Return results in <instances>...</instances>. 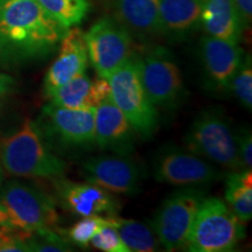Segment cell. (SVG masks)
<instances>
[{"instance_id":"6da1fadb","label":"cell","mask_w":252,"mask_h":252,"mask_svg":"<svg viewBox=\"0 0 252 252\" xmlns=\"http://www.w3.org/2000/svg\"><path fill=\"white\" fill-rule=\"evenodd\" d=\"M67 28L36 0H0V63L21 64L55 52Z\"/></svg>"},{"instance_id":"7a4b0ae2","label":"cell","mask_w":252,"mask_h":252,"mask_svg":"<svg viewBox=\"0 0 252 252\" xmlns=\"http://www.w3.org/2000/svg\"><path fill=\"white\" fill-rule=\"evenodd\" d=\"M0 163L8 174L21 178L55 179L67 172V163L52 152L31 119L0 139Z\"/></svg>"},{"instance_id":"3957f363","label":"cell","mask_w":252,"mask_h":252,"mask_svg":"<svg viewBox=\"0 0 252 252\" xmlns=\"http://www.w3.org/2000/svg\"><path fill=\"white\" fill-rule=\"evenodd\" d=\"M245 237V224L219 197H204L189 231L185 250L229 252Z\"/></svg>"},{"instance_id":"277c9868","label":"cell","mask_w":252,"mask_h":252,"mask_svg":"<svg viewBox=\"0 0 252 252\" xmlns=\"http://www.w3.org/2000/svg\"><path fill=\"white\" fill-rule=\"evenodd\" d=\"M0 204L15 229L26 234L58 231L60 215L54 197L35 185L19 180L2 184Z\"/></svg>"},{"instance_id":"5b68a950","label":"cell","mask_w":252,"mask_h":252,"mask_svg":"<svg viewBox=\"0 0 252 252\" xmlns=\"http://www.w3.org/2000/svg\"><path fill=\"white\" fill-rule=\"evenodd\" d=\"M185 147L215 166L241 169L236 131L217 108L203 110L195 118L185 137Z\"/></svg>"},{"instance_id":"8992f818","label":"cell","mask_w":252,"mask_h":252,"mask_svg":"<svg viewBox=\"0 0 252 252\" xmlns=\"http://www.w3.org/2000/svg\"><path fill=\"white\" fill-rule=\"evenodd\" d=\"M116 105L128 119L137 134L149 139L159 127V113L140 80L139 59L133 55L106 78Z\"/></svg>"},{"instance_id":"52a82bcc","label":"cell","mask_w":252,"mask_h":252,"mask_svg":"<svg viewBox=\"0 0 252 252\" xmlns=\"http://www.w3.org/2000/svg\"><path fill=\"white\" fill-rule=\"evenodd\" d=\"M50 149L90 150L94 146V109H67L49 103L35 122Z\"/></svg>"},{"instance_id":"ba28073f","label":"cell","mask_w":252,"mask_h":252,"mask_svg":"<svg viewBox=\"0 0 252 252\" xmlns=\"http://www.w3.org/2000/svg\"><path fill=\"white\" fill-rule=\"evenodd\" d=\"M204 197V189L198 186H187L169 195L159 207L151 225L165 250L176 251L185 248Z\"/></svg>"},{"instance_id":"9c48e42d","label":"cell","mask_w":252,"mask_h":252,"mask_svg":"<svg viewBox=\"0 0 252 252\" xmlns=\"http://www.w3.org/2000/svg\"><path fill=\"white\" fill-rule=\"evenodd\" d=\"M139 59L143 87L156 108L173 110L185 98V83L180 68L168 49L157 46Z\"/></svg>"},{"instance_id":"30bf717a","label":"cell","mask_w":252,"mask_h":252,"mask_svg":"<svg viewBox=\"0 0 252 252\" xmlns=\"http://www.w3.org/2000/svg\"><path fill=\"white\" fill-rule=\"evenodd\" d=\"M88 58L99 77L108 78L134 55L133 36L117 19L105 17L84 34Z\"/></svg>"},{"instance_id":"8fae6325","label":"cell","mask_w":252,"mask_h":252,"mask_svg":"<svg viewBox=\"0 0 252 252\" xmlns=\"http://www.w3.org/2000/svg\"><path fill=\"white\" fill-rule=\"evenodd\" d=\"M153 176L161 184L187 187L212 184L222 178V172L185 146L168 145L154 157Z\"/></svg>"},{"instance_id":"7c38bea8","label":"cell","mask_w":252,"mask_h":252,"mask_svg":"<svg viewBox=\"0 0 252 252\" xmlns=\"http://www.w3.org/2000/svg\"><path fill=\"white\" fill-rule=\"evenodd\" d=\"M82 175L113 194L134 195L139 193L145 172L131 153H113L89 158L82 165Z\"/></svg>"},{"instance_id":"4fadbf2b","label":"cell","mask_w":252,"mask_h":252,"mask_svg":"<svg viewBox=\"0 0 252 252\" xmlns=\"http://www.w3.org/2000/svg\"><path fill=\"white\" fill-rule=\"evenodd\" d=\"M61 207L77 216H116L121 202L111 191L91 182H75L63 176L52 179Z\"/></svg>"},{"instance_id":"5bb4252c","label":"cell","mask_w":252,"mask_h":252,"mask_svg":"<svg viewBox=\"0 0 252 252\" xmlns=\"http://www.w3.org/2000/svg\"><path fill=\"white\" fill-rule=\"evenodd\" d=\"M200 56L208 89L217 94L229 90L232 77L244 59L238 43L206 35L201 40Z\"/></svg>"},{"instance_id":"9a60e30c","label":"cell","mask_w":252,"mask_h":252,"mask_svg":"<svg viewBox=\"0 0 252 252\" xmlns=\"http://www.w3.org/2000/svg\"><path fill=\"white\" fill-rule=\"evenodd\" d=\"M59 46V54L43 81V90L47 97L72 78L84 74L89 62L84 33L80 28L75 26L68 28Z\"/></svg>"},{"instance_id":"2e32d148","label":"cell","mask_w":252,"mask_h":252,"mask_svg":"<svg viewBox=\"0 0 252 252\" xmlns=\"http://www.w3.org/2000/svg\"><path fill=\"white\" fill-rule=\"evenodd\" d=\"M135 132L112 97L94 109V144L103 151L131 153Z\"/></svg>"},{"instance_id":"e0dca14e","label":"cell","mask_w":252,"mask_h":252,"mask_svg":"<svg viewBox=\"0 0 252 252\" xmlns=\"http://www.w3.org/2000/svg\"><path fill=\"white\" fill-rule=\"evenodd\" d=\"M111 97V87L106 78H91L84 74L72 78L48 97L50 103L67 109H96Z\"/></svg>"},{"instance_id":"ac0fdd59","label":"cell","mask_w":252,"mask_h":252,"mask_svg":"<svg viewBox=\"0 0 252 252\" xmlns=\"http://www.w3.org/2000/svg\"><path fill=\"white\" fill-rule=\"evenodd\" d=\"M201 0H159L160 34L181 41L201 26Z\"/></svg>"},{"instance_id":"d6986e66","label":"cell","mask_w":252,"mask_h":252,"mask_svg":"<svg viewBox=\"0 0 252 252\" xmlns=\"http://www.w3.org/2000/svg\"><path fill=\"white\" fill-rule=\"evenodd\" d=\"M115 19L140 39L160 34L159 0H108Z\"/></svg>"},{"instance_id":"ffe728a7","label":"cell","mask_w":252,"mask_h":252,"mask_svg":"<svg viewBox=\"0 0 252 252\" xmlns=\"http://www.w3.org/2000/svg\"><path fill=\"white\" fill-rule=\"evenodd\" d=\"M201 26L207 35L239 43L244 28L232 0H201Z\"/></svg>"},{"instance_id":"44dd1931","label":"cell","mask_w":252,"mask_h":252,"mask_svg":"<svg viewBox=\"0 0 252 252\" xmlns=\"http://www.w3.org/2000/svg\"><path fill=\"white\" fill-rule=\"evenodd\" d=\"M225 202L242 222L252 219V169H237L225 181Z\"/></svg>"},{"instance_id":"7402d4cb","label":"cell","mask_w":252,"mask_h":252,"mask_svg":"<svg viewBox=\"0 0 252 252\" xmlns=\"http://www.w3.org/2000/svg\"><path fill=\"white\" fill-rule=\"evenodd\" d=\"M116 229L118 230L128 251L153 252L159 250V247L161 245L153 229L138 220L118 217Z\"/></svg>"},{"instance_id":"603a6c76","label":"cell","mask_w":252,"mask_h":252,"mask_svg":"<svg viewBox=\"0 0 252 252\" xmlns=\"http://www.w3.org/2000/svg\"><path fill=\"white\" fill-rule=\"evenodd\" d=\"M41 7L65 28L80 25L89 12V0H36Z\"/></svg>"},{"instance_id":"cb8c5ba5","label":"cell","mask_w":252,"mask_h":252,"mask_svg":"<svg viewBox=\"0 0 252 252\" xmlns=\"http://www.w3.org/2000/svg\"><path fill=\"white\" fill-rule=\"evenodd\" d=\"M116 216H83L68 230V241L81 248H87L91 238L105 225H117Z\"/></svg>"},{"instance_id":"d4e9b609","label":"cell","mask_w":252,"mask_h":252,"mask_svg":"<svg viewBox=\"0 0 252 252\" xmlns=\"http://www.w3.org/2000/svg\"><path fill=\"white\" fill-rule=\"evenodd\" d=\"M229 90L235 94L238 102L245 109H252V62L251 56H245L241 65L232 77Z\"/></svg>"},{"instance_id":"484cf974","label":"cell","mask_w":252,"mask_h":252,"mask_svg":"<svg viewBox=\"0 0 252 252\" xmlns=\"http://www.w3.org/2000/svg\"><path fill=\"white\" fill-rule=\"evenodd\" d=\"M30 251L65 252L71 251V243L55 230L34 232L26 239Z\"/></svg>"},{"instance_id":"4316f807","label":"cell","mask_w":252,"mask_h":252,"mask_svg":"<svg viewBox=\"0 0 252 252\" xmlns=\"http://www.w3.org/2000/svg\"><path fill=\"white\" fill-rule=\"evenodd\" d=\"M91 245L104 252H130L121 238L118 230L112 225H105L91 238Z\"/></svg>"},{"instance_id":"83f0119b","label":"cell","mask_w":252,"mask_h":252,"mask_svg":"<svg viewBox=\"0 0 252 252\" xmlns=\"http://www.w3.org/2000/svg\"><path fill=\"white\" fill-rule=\"evenodd\" d=\"M238 158L241 169H252V134L250 127L236 131Z\"/></svg>"},{"instance_id":"f1b7e54d","label":"cell","mask_w":252,"mask_h":252,"mask_svg":"<svg viewBox=\"0 0 252 252\" xmlns=\"http://www.w3.org/2000/svg\"><path fill=\"white\" fill-rule=\"evenodd\" d=\"M244 30L250 27L252 20V0H232Z\"/></svg>"},{"instance_id":"f546056e","label":"cell","mask_w":252,"mask_h":252,"mask_svg":"<svg viewBox=\"0 0 252 252\" xmlns=\"http://www.w3.org/2000/svg\"><path fill=\"white\" fill-rule=\"evenodd\" d=\"M15 81L11 75L0 71V108L14 90Z\"/></svg>"},{"instance_id":"4dcf8cb0","label":"cell","mask_w":252,"mask_h":252,"mask_svg":"<svg viewBox=\"0 0 252 252\" xmlns=\"http://www.w3.org/2000/svg\"><path fill=\"white\" fill-rule=\"evenodd\" d=\"M11 229H15V228L11 224L7 214H6L5 209L2 208L1 204H0V231H5V230H11Z\"/></svg>"},{"instance_id":"1f68e13d","label":"cell","mask_w":252,"mask_h":252,"mask_svg":"<svg viewBox=\"0 0 252 252\" xmlns=\"http://www.w3.org/2000/svg\"><path fill=\"white\" fill-rule=\"evenodd\" d=\"M2 182H4V168H2L1 163H0V188H1Z\"/></svg>"}]
</instances>
